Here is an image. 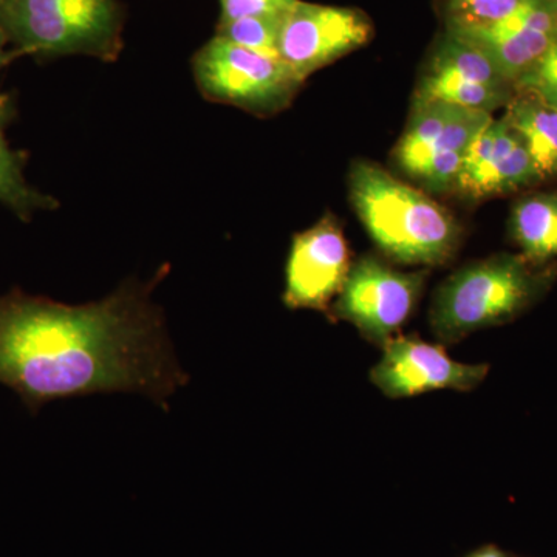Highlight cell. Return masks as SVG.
<instances>
[{
    "instance_id": "cell-1",
    "label": "cell",
    "mask_w": 557,
    "mask_h": 557,
    "mask_svg": "<svg viewBox=\"0 0 557 557\" xmlns=\"http://www.w3.org/2000/svg\"><path fill=\"white\" fill-rule=\"evenodd\" d=\"M137 278L112 295L69 306L20 288L0 296V384L38 410L54 399L135 392L164 410L188 373L175 358L150 293L166 276Z\"/></svg>"
},
{
    "instance_id": "cell-2",
    "label": "cell",
    "mask_w": 557,
    "mask_h": 557,
    "mask_svg": "<svg viewBox=\"0 0 557 557\" xmlns=\"http://www.w3.org/2000/svg\"><path fill=\"white\" fill-rule=\"evenodd\" d=\"M348 194L370 239L401 265H445L461 242L457 220L423 190L359 160L348 174Z\"/></svg>"
},
{
    "instance_id": "cell-3",
    "label": "cell",
    "mask_w": 557,
    "mask_h": 557,
    "mask_svg": "<svg viewBox=\"0 0 557 557\" xmlns=\"http://www.w3.org/2000/svg\"><path fill=\"white\" fill-rule=\"evenodd\" d=\"M555 273L536 269L520 255L491 256L461 267L432 298V335L448 347L479 330L515 321L544 296Z\"/></svg>"
},
{
    "instance_id": "cell-4",
    "label": "cell",
    "mask_w": 557,
    "mask_h": 557,
    "mask_svg": "<svg viewBox=\"0 0 557 557\" xmlns=\"http://www.w3.org/2000/svg\"><path fill=\"white\" fill-rule=\"evenodd\" d=\"M0 30L17 57L119 60L124 47L120 0H0Z\"/></svg>"
},
{
    "instance_id": "cell-5",
    "label": "cell",
    "mask_w": 557,
    "mask_h": 557,
    "mask_svg": "<svg viewBox=\"0 0 557 557\" xmlns=\"http://www.w3.org/2000/svg\"><path fill=\"white\" fill-rule=\"evenodd\" d=\"M190 67L205 100L256 115L287 109L304 84L278 58L242 49L218 35L196 51Z\"/></svg>"
},
{
    "instance_id": "cell-6",
    "label": "cell",
    "mask_w": 557,
    "mask_h": 557,
    "mask_svg": "<svg viewBox=\"0 0 557 557\" xmlns=\"http://www.w3.org/2000/svg\"><path fill=\"white\" fill-rule=\"evenodd\" d=\"M491 120V113L445 102L412 108L395 163L431 193L454 189L469 146Z\"/></svg>"
},
{
    "instance_id": "cell-7",
    "label": "cell",
    "mask_w": 557,
    "mask_h": 557,
    "mask_svg": "<svg viewBox=\"0 0 557 557\" xmlns=\"http://www.w3.org/2000/svg\"><path fill=\"white\" fill-rule=\"evenodd\" d=\"M428 271H399L376 256L351 263L346 284L330 307L332 321H346L362 338L383 348L412 317Z\"/></svg>"
},
{
    "instance_id": "cell-8",
    "label": "cell",
    "mask_w": 557,
    "mask_h": 557,
    "mask_svg": "<svg viewBox=\"0 0 557 557\" xmlns=\"http://www.w3.org/2000/svg\"><path fill=\"white\" fill-rule=\"evenodd\" d=\"M516 86L474 44L445 32L428 58L413 94L412 108L445 102L465 109L507 108Z\"/></svg>"
},
{
    "instance_id": "cell-9",
    "label": "cell",
    "mask_w": 557,
    "mask_h": 557,
    "mask_svg": "<svg viewBox=\"0 0 557 557\" xmlns=\"http://www.w3.org/2000/svg\"><path fill=\"white\" fill-rule=\"evenodd\" d=\"M373 24L361 10L298 0L282 20L278 58L306 83L372 39Z\"/></svg>"
},
{
    "instance_id": "cell-10",
    "label": "cell",
    "mask_w": 557,
    "mask_h": 557,
    "mask_svg": "<svg viewBox=\"0 0 557 557\" xmlns=\"http://www.w3.org/2000/svg\"><path fill=\"white\" fill-rule=\"evenodd\" d=\"M487 373L490 364L458 362L443 344L398 335L383 347L369 376L384 397L401 399L435 391L472 392Z\"/></svg>"
},
{
    "instance_id": "cell-11",
    "label": "cell",
    "mask_w": 557,
    "mask_h": 557,
    "mask_svg": "<svg viewBox=\"0 0 557 557\" xmlns=\"http://www.w3.org/2000/svg\"><path fill=\"white\" fill-rule=\"evenodd\" d=\"M350 249L338 220L325 215L295 234L285 263L282 302L288 310L329 313L351 269Z\"/></svg>"
},
{
    "instance_id": "cell-12",
    "label": "cell",
    "mask_w": 557,
    "mask_h": 557,
    "mask_svg": "<svg viewBox=\"0 0 557 557\" xmlns=\"http://www.w3.org/2000/svg\"><path fill=\"white\" fill-rule=\"evenodd\" d=\"M541 182L522 139L505 119L491 120L471 143L454 189L471 200Z\"/></svg>"
},
{
    "instance_id": "cell-13",
    "label": "cell",
    "mask_w": 557,
    "mask_h": 557,
    "mask_svg": "<svg viewBox=\"0 0 557 557\" xmlns=\"http://www.w3.org/2000/svg\"><path fill=\"white\" fill-rule=\"evenodd\" d=\"M454 35L461 36L485 51L490 60L516 86L556 42L557 13L547 0H527L515 13L497 24Z\"/></svg>"
},
{
    "instance_id": "cell-14",
    "label": "cell",
    "mask_w": 557,
    "mask_h": 557,
    "mask_svg": "<svg viewBox=\"0 0 557 557\" xmlns=\"http://www.w3.org/2000/svg\"><path fill=\"white\" fill-rule=\"evenodd\" d=\"M509 236L531 265L557 271V190L519 200L509 218Z\"/></svg>"
},
{
    "instance_id": "cell-15",
    "label": "cell",
    "mask_w": 557,
    "mask_h": 557,
    "mask_svg": "<svg viewBox=\"0 0 557 557\" xmlns=\"http://www.w3.org/2000/svg\"><path fill=\"white\" fill-rule=\"evenodd\" d=\"M504 119L525 145L539 178L557 177V110L536 95L518 90Z\"/></svg>"
},
{
    "instance_id": "cell-16",
    "label": "cell",
    "mask_w": 557,
    "mask_h": 557,
    "mask_svg": "<svg viewBox=\"0 0 557 557\" xmlns=\"http://www.w3.org/2000/svg\"><path fill=\"white\" fill-rule=\"evenodd\" d=\"M14 115L10 95L0 94V203L16 218L30 222L38 211H54L60 201L33 188L25 178L27 157L22 150L11 148L5 129Z\"/></svg>"
},
{
    "instance_id": "cell-17",
    "label": "cell",
    "mask_w": 557,
    "mask_h": 557,
    "mask_svg": "<svg viewBox=\"0 0 557 557\" xmlns=\"http://www.w3.org/2000/svg\"><path fill=\"white\" fill-rule=\"evenodd\" d=\"M527 0H440L446 32L468 33L490 27L515 13Z\"/></svg>"
},
{
    "instance_id": "cell-18",
    "label": "cell",
    "mask_w": 557,
    "mask_h": 557,
    "mask_svg": "<svg viewBox=\"0 0 557 557\" xmlns=\"http://www.w3.org/2000/svg\"><path fill=\"white\" fill-rule=\"evenodd\" d=\"M282 17H244L219 22L215 35L236 44L242 49L256 51L265 57L278 58V35ZM281 60V58H278Z\"/></svg>"
},
{
    "instance_id": "cell-19",
    "label": "cell",
    "mask_w": 557,
    "mask_h": 557,
    "mask_svg": "<svg viewBox=\"0 0 557 557\" xmlns=\"http://www.w3.org/2000/svg\"><path fill=\"white\" fill-rule=\"evenodd\" d=\"M516 90L530 91L557 110V40L536 65L516 83Z\"/></svg>"
},
{
    "instance_id": "cell-20",
    "label": "cell",
    "mask_w": 557,
    "mask_h": 557,
    "mask_svg": "<svg viewBox=\"0 0 557 557\" xmlns=\"http://www.w3.org/2000/svg\"><path fill=\"white\" fill-rule=\"evenodd\" d=\"M219 22L244 17H282L298 0H219Z\"/></svg>"
},
{
    "instance_id": "cell-21",
    "label": "cell",
    "mask_w": 557,
    "mask_h": 557,
    "mask_svg": "<svg viewBox=\"0 0 557 557\" xmlns=\"http://www.w3.org/2000/svg\"><path fill=\"white\" fill-rule=\"evenodd\" d=\"M17 57L16 51L11 49L10 40L7 38L5 33L0 30V72L5 65H9L11 61Z\"/></svg>"
},
{
    "instance_id": "cell-22",
    "label": "cell",
    "mask_w": 557,
    "mask_h": 557,
    "mask_svg": "<svg viewBox=\"0 0 557 557\" xmlns=\"http://www.w3.org/2000/svg\"><path fill=\"white\" fill-rule=\"evenodd\" d=\"M465 557H511L507 552L494 544L482 545Z\"/></svg>"
},
{
    "instance_id": "cell-23",
    "label": "cell",
    "mask_w": 557,
    "mask_h": 557,
    "mask_svg": "<svg viewBox=\"0 0 557 557\" xmlns=\"http://www.w3.org/2000/svg\"><path fill=\"white\" fill-rule=\"evenodd\" d=\"M549 5H552V9L556 11L557 13V0H547Z\"/></svg>"
}]
</instances>
